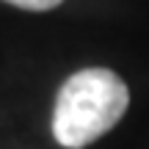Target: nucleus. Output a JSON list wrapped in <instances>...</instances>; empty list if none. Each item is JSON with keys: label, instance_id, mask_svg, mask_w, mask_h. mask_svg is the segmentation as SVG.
Returning a JSON list of instances; mask_svg holds the SVG:
<instances>
[{"label": "nucleus", "instance_id": "f257e3e1", "mask_svg": "<svg viewBox=\"0 0 149 149\" xmlns=\"http://www.w3.org/2000/svg\"><path fill=\"white\" fill-rule=\"evenodd\" d=\"M130 91L124 80L111 69L74 72L55 97L53 135L66 149H83L124 116Z\"/></svg>", "mask_w": 149, "mask_h": 149}, {"label": "nucleus", "instance_id": "f03ea898", "mask_svg": "<svg viewBox=\"0 0 149 149\" xmlns=\"http://www.w3.org/2000/svg\"><path fill=\"white\" fill-rule=\"evenodd\" d=\"M6 3L17 6V8H25V11H50L55 6H61L64 0H6Z\"/></svg>", "mask_w": 149, "mask_h": 149}]
</instances>
